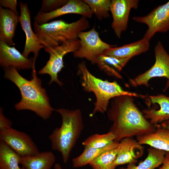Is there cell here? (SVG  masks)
Listing matches in <instances>:
<instances>
[{"mask_svg":"<svg viewBox=\"0 0 169 169\" xmlns=\"http://www.w3.org/2000/svg\"><path fill=\"white\" fill-rule=\"evenodd\" d=\"M113 99L107 115L113 122L109 131L114 135L115 141L155 131L156 126L146 119L135 104L134 97L121 95Z\"/></svg>","mask_w":169,"mask_h":169,"instance_id":"1","label":"cell"},{"mask_svg":"<svg viewBox=\"0 0 169 169\" xmlns=\"http://www.w3.org/2000/svg\"><path fill=\"white\" fill-rule=\"evenodd\" d=\"M32 79L28 80L21 75L13 67L4 68V76L13 82L18 88L21 95L20 101L15 107L18 110L32 111L44 120L49 118L54 109L50 105L45 90L42 86L35 69L32 68Z\"/></svg>","mask_w":169,"mask_h":169,"instance_id":"2","label":"cell"},{"mask_svg":"<svg viewBox=\"0 0 169 169\" xmlns=\"http://www.w3.org/2000/svg\"><path fill=\"white\" fill-rule=\"evenodd\" d=\"M55 110L61 115L62 124L60 127L53 130L49 139L52 149L61 153L66 163L84 128L82 113L79 109L61 108Z\"/></svg>","mask_w":169,"mask_h":169,"instance_id":"3","label":"cell"},{"mask_svg":"<svg viewBox=\"0 0 169 169\" xmlns=\"http://www.w3.org/2000/svg\"><path fill=\"white\" fill-rule=\"evenodd\" d=\"M78 73L81 78V85L84 90L92 92L95 95L96 101L94 108L90 114L92 117L98 112L103 114L108 109L110 100L116 97L127 95L142 97L138 94L124 90L115 81L110 82L96 77L87 68L83 61L79 64Z\"/></svg>","mask_w":169,"mask_h":169,"instance_id":"4","label":"cell"},{"mask_svg":"<svg viewBox=\"0 0 169 169\" xmlns=\"http://www.w3.org/2000/svg\"><path fill=\"white\" fill-rule=\"evenodd\" d=\"M33 26L40 43L45 48L57 46L77 39L78 34L89 28L90 25L87 18L82 17L71 23L59 19L39 24L34 21Z\"/></svg>","mask_w":169,"mask_h":169,"instance_id":"5","label":"cell"},{"mask_svg":"<svg viewBox=\"0 0 169 169\" xmlns=\"http://www.w3.org/2000/svg\"><path fill=\"white\" fill-rule=\"evenodd\" d=\"M155 62L148 70L129 80L133 87L141 85L149 87V81L155 77H164L167 79L163 91L169 88V54L160 41H158L154 48Z\"/></svg>","mask_w":169,"mask_h":169,"instance_id":"6","label":"cell"},{"mask_svg":"<svg viewBox=\"0 0 169 169\" xmlns=\"http://www.w3.org/2000/svg\"><path fill=\"white\" fill-rule=\"evenodd\" d=\"M80 46L78 38L67 41L60 45L53 47H45V51L50 54L49 58L46 65L39 71L40 74L49 75L50 80L49 84L55 82L60 86L63 83L58 78V74L64 67V56L67 53H74Z\"/></svg>","mask_w":169,"mask_h":169,"instance_id":"7","label":"cell"},{"mask_svg":"<svg viewBox=\"0 0 169 169\" xmlns=\"http://www.w3.org/2000/svg\"><path fill=\"white\" fill-rule=\"evenodd\" d=\"M80 46L73 53L74 57L85 58L95 64L97 57L110 48L114 47L103 41L95 27L87 31L80 32L78 35Z\"/></svg>","mask_w":169,"mask_h":169,"instance_id":"8","label":"cell"},{"mask_svg":"<svg viewBox=\"0 0 169 169\" xmlns=\"http://www.w3.org/2000/svg\"><path fill=\"white\" fill-rule=\"evenodd\" d=\"M133 19L147 26L143 38L150 41L157 33H164L169 31V1L155 8L146 15L134 16Z\"/></svg>","mask_w":169,"mask_h":169,"instance_id":"9","label":"cell"},{"mask_svg":"<svg viewBox=\"0 0 169 169\" xmlns=\"http://www.w3.org/2000/svg\"><path fill=\"white\" fill-rule=\"evenodd\" d=\"M0 141L22 156H33L39 152L30 136L12 127L0 131Z\"/></svg>","mask_w":169,"mask_h":169,"instance_id":"10","label":"cell"},{"mask_svg":"<svg viewBox=\"0 0 169 169\" xmlns=\"http://www.w3.org/2000/svg\"><path fill=\"white\" fill-rule=\"evenodd\" d=\"M139 2L138 0H111V27L118 38H120L122 32L127 29L130 11L138 8Z\"/></svg>","mask_w":169,"mask_h":169,"instance_id":"11","label":"cell"},{"mask_svg":"<svg viewBox=\"0 0 169 169\" xmlns=\"http://www.w3.org/2000/svg\"><path fill=\"white\" fill-rule=\"evenodd\" d=\"M69 14H76L86 18H91L93 13L83 0H69L64 5L53 11L45 13L39 11L34 18L39 24L47 23L53 18Z\"/></svg>","mask_w":169,"mask_h":169,"instance_id":"12","label":"cell"},{"mask_svg":"<svg viewBox=\"0 0 169 169\" xmlns=\"http://www.w3.org/2000/svg\"><path fill=\"white\" fill-rule=\"evenodd\" d=\"M20 14L19 22L26 35L25 43L23 54L28 58L29 54L33 53L35 60L38 57L40 50L44 47L42 45L32 28L31 16L28 5L26 3H20Z\"/></svg>","mask_w":169,"mask_h":169,"instance_id":"13","label":"cell"},{"mask_svg":"<svg viewBox=\"0 0 169 169\" xmlns=\"http://www.w3.org/2000/svg\"><path fill=\"white\" fill-rule=\"evenodd\" d=\"M144 146L132 137L123 138L118 143L115 164L117 166L136 164L144 153Z\"/></svg>","mask_w":169,"mask_h":169,"instance_id":"14","label":"cell"},{"mask_svg":"<svg viewBox=\"0 0 169 169\" xmlns=\"http://www.w3.org/2000/svg\"><path fill=\"white\" fill-rule=\"evenodd\" d=\"M34 58L28 59L14 46L0 41V64L4 68L13 67L16 69H29L35 65Z\"/></svg>","mask_w":169,"mask_h":169,"instance_id":"15","label":"cell"},{"mask_svg":"<svg viewBox=\"0 0 169 169\" xmlns=\"http://www.w3.org/2000/svg\"><path fill=\"white\" fill-rule=\"evenodd\" d=\"M148 97L150 102L158 104L160 108L156 110L149 108L143 110L142 112L146 119L154 125L169 120V96L160 94Z\"/></svg>","mask_w":169,"mask_h":169,"instance_id":"16","label":"cell"},{"mask_svg":"<svg viewBox=\"0 0 169 169\" xmlns=\"http://www.w3.org/2000/svg\"><path fill=\"white\" fill-rule=\"evenodd\" d=\"M19 16L8 9L0 7V41L10 46L15 45L13 39L18 23Z\"/></svg>","mask_w":169,"mask_h":169,"instance_id":"17","label":"cell"},{"mask_svg":"<svg viewBox=\"0 0 169 169\" xmlns=\"http://www.w3.org/2000/svg\"><path fill=\"white\" fill-rule=\"evenodd\" d=\"M150 45L149 41L142 38L137 41L120 47H111L103 54L118 59H131L147 52Z\"/></svg>","mask_w":169,"mask_h":169,"instance_id":"18","label":"cell"},{"mask_svg":"<svg viewBox=\"0 0 169 169\" xmlns=\"http://www.w3.org/2000/svg\"><path fill=\"white\" fill-rule=\"evenodd\" d=\"M155 125L156 129L155 131L136 136L137 141L141 145H147L153 148L169 152V129L161 126L160 124Z\"/></svg>","mask_w":169,"mask_h":169,"instance_id":"19","label":"cell"},{"mask_svg":"<svg viewBox=\"0 0 169 169\" xmlns=\"http://www.w3.org/2000/svg\"><path fill=\"white\" fill-rule=\"evenodd\" d=\"M55 161V156L51 151L39 152L35 155L22 156L20 164L24 169H51Z\"/></svg>","mask_w":169,"mask_h":169,"instance_id":"20","label":"cell"},{"mask_svg":"<svg viewBox=\"0 0 169 169\" xmlns=\"http://www.w3.org/2000/svg\"><path fill=\"white\" fill-rule=\"evenodd\" d=\"M130 58L118 59L102 54L98 56L95 64L99 68L107 74L119 79H122L120 72L131 59Z\"/></svg>","mask_w":169,"mask_h":169,"instance_id":"21","label":"cell"},{"mask_svg":"<svg viewBox=\"0 0 169 169\" xmlns=\"http://www.w3.org/2000/svg\"><path fill=\"white\" fill-rule=\"evenodd\" d=\"M148 155L137 166L135 164H129L126 167L120 169H155L163 163L166 151L156 149L151 147L147 150Z\"/></svg>","mask_w":169,"mask_h":169,"instance_id":"22","label":"cell"},{"mask_svg":"<svg viewBox=\"0 0 169 169\" xmlns=\"http://www.w3.org/2000/svg\"><path fill=\"white\" fill-rule=\"evenodd\" d=\"M119 142L115 141L112 145L102 148L84 146L82 153L79 156L72 159L73 167L75 168H78L89 164L91 161L102 153L116 147Z\"/></svg>","mask_w":169,"mask_h":169,"instance_id":"23","label":"cell"},{"mask_svg":"<svg viewBox=\"0 0 169 169\" xmlns=\"http://www.w3.org/2000/svg\"><path fill=\"white\" fill-rule=\"evenodd\" d=\"M21 156L0 141V169H24L19 166Z\"/></svg>","mask_w":169,"mask_h":169,"instance_id":"24","label":"cell"},{"mask_svg":"<svg viewBox=\"0 0 169 169\" xmlns=\"http://www.w3.org/2000/svg\"><path fill=\"white\" fill-rule=\"evenodd\" d=\"M117 146L103 152L91 161L89 165L92 168L115 169V161L117 155Z\"/></svg>","mask_w":169,"mask_h":169,"instance_id":"25","label":"cell"},{"mask_svg":"<svg viewBox=\"0 0 169 169\" xmlns=\"http://www.w3.org/2000/svg\"><path fill=\"white\" fill-rule=\"evenodd\" d=\"M115 137L111 132L102 134H95L87 138L82 142L84 146L102 148L109 146L115 142Z\"/></svg>","mask_w":169,"mask_h":169,"instance_id":"26","label":"cell"},{"mask_svg":"<svg viewBox=\"0 0 169 169\" xmlns=\"http://www.w3.org/2000/svg\"><path fill=\"white\" fill-rule=\"evenodd\" d=\"M90 7L97 18L101 20L110 17L111 0H83Z\"/></svg>","mask_w":169,"mask_h":169,"instance_id":"27","label":"cell"},{"mask_svg":"<svg viewBox=\"0 0 169 169\" xmlns=\"http://www.w3.org/2000/svg\"><path fill=\"white\" fill-rule=\"evenodd\" d=\"M68 0H43L40 11L48 13L54 11L66 4Z\"/></svg>","mask_w":169,"mask_h":169,"instance_id":"28","label":"cell"},{"mask_svg":"<svg viewBox=\"0 0 169 169\" xmlns=\"http://www.w3.org/2000/svg\"><path fill=\"white\" fill-rule=\"evenodd\" d=\"M12 122L4 115L3 109L0 110V131L8 129L12 127Z\"/></svg>","mask_w":169,"mask_h":169,"instance_id":"29","label":"cell"},{"mask_svg":"<svg viewBox=\"0 0 169 169\" xmlns=\"http://www.w3.org/2000/svg\"><path fill=\"white\" fill-rule=\"evenodd\" d=\"M1 4L5 7L10 8V10L18 15L17 9V0H0Z\"/></svg>","mask_w":169,"mask_h":169,"instance_id":"30","label":"cell"},{"mask_svg":"<svg viewBox=\"0 0 169 169\" xmlns=\"http://www.w3.org/2000/svg\"><path fill=\"white\" fill-rule=\"evenodd\" d=\"M161 166L158 169H169V152H166Z\"/></svg>","mask_w":169,"mask_h":169,"instance_id":"31","label":"cell"},{"mask_svg":"<svg viewBox=\"0 0 169 169\" xmlns=\"http://www.w3.org/2000/svg\"><path fill=\"white\" fill-rule=\"evenodd\" d=\"M160 124L161 126L169 129V120L163 122Z\"/></svg>","mask_w":169,"mask_h":169,"instance_id":"32","label":"cell"},{"mask_svg":"<svg viewBox=\"0 0 169 169\" xmlns=\"http://www.w3.org/2000/svg\"><path fill=\"white\" fill-rule=\"evenodd\" d=\"M54 169H63L59 164L57 163L54 165Z\"/></svg>","mask_w":169,"mask_h":169,"instance_id":"33","label":"cell"}]
</instances>
